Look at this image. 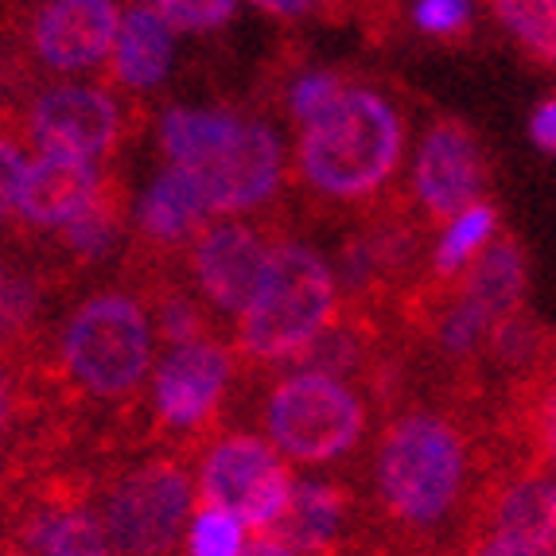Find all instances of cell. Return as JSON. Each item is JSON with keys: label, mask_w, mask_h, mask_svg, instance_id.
I'll return each instance as SVG.
<instances>
[{"label": "cell", "mask_w": 556, "mask_h": 556, "mask_svg": "<svg viewBox=\"0 0 556 556\" xmlns=\"http://www.w3.org/2000/svg\"><path fill=\"white\" fill-rule=\"evenodd\" d=\"M491 420L471 397H408L386 405L374 432L362 521L378 556H464L475 498L494 467Z\"/></svg>", "instance_id": "cell-1"}, {"label": "cell", "mask_w": 556, "mask_h": 556, "mask_svg": "<svg viewBox=\"0 0 556 556\" xmlns=\"http://www.w3.org/2000/svg\"><path fill=\"white\" fill-rule=\"evenodd\" d=\"M405 160V113L378 86L346 83L300 125L296 179L327 211L370 214L390 203Z\"/></svg>", "instance_id": "cell-2"}, {"label": "cell", "mask_w": 556, "mask_h": 556, "mask_svg": "<svg viewBox=\"0 0 556 556\" xmlns=\"http://www.w3.org/2000/svg\"><path fill=\"white\" fill-rule=\"evenodd\" d=\"M156 343L144 288H93L59 327L51 374L71 405L132 413L152 374Z\"/></svg>", "instance_id": "cell-3"}, {"label": "cell", "mask_w": 556, "mask_h": 556, "mask_svg": "<svg viewBox=\"0 0 556 556\" xmlns=\"http://www.w3.org/2000/svg\"><path fill=\"white\" fill-rule=\"evenodd\" d=\"M343 312L339 273L304 241L280 238L257 292L233 324V354L245 366L269 370L296 362Z\"/></svg>", "instance_id": "cell-4"}, {"label": "cell", "mask_w": 556, "mask_h": 556, "mask_svg": "<svg viewBox=\"0 0 556 556\" xmlns=\"http://www.w3.org/2000/svg\"><path fill=\"white\" fill-rule=\"evenodd\" d=\"M374 393L358 381L319 370L280 374L257 397L265 440L288 464L343 467L354 464L370 440Z\"/></svg>", "instance_id": "cell-5"}, {"label": "cell", "mask_w": 556, "mask_h": 556, "mask_svg": "<svg viewBox=\"0 0 556 556\" xmlns=\"http://www.w3.org/2000/svg\"><path fill=\"white\" fill-rule=\"evenodd\" d=\"M238 390V354L218 334L167 346L152 366L140 447H164L195 459L199 447L223 428Z\"/></svg>", "instance_id": "cell-6"}, {"label": "cell", "mask_w": 556, "mask_h": 556, "mask_svg": "<svg viewBox=\"0 0 556 556\" xmlns=\"http://www.w3.org/2000/svg\"><path fill=\"white\" fill-rule=\"evenodd\" d=\"M93 464H59L0 494V556H113L93 514Z\"/></svg>", "instance_id": "cell-7"}, {"label": "cell", "mask_w": 556, "mask_h": 556, "mask_svg": "<svg viewBox=\"0 0 556 556\" xmlns=\"http://www.w3.org/2000/svg\"><path fill=\"white\" fill-rule=\"evenodd\" d=\"M195 506L199 510H226L241 526L273 533L292 506V471L285 455L269 440L241 432V428H218L195 455Z\"/></svg>", "instance_id": "cell-8"}, {"label": "cell", "mask_w": 556, "mask_h": 556, "mask_svg": "<svg viewBox=\"0 0 556 556\" xmlns=\"http://www.w3.org/2000/svg\"><path fill=\"white\" fill-rule=\"evenodd\" d=\"M285 144L265 121H238L218 144L187 167V176L203 187L211 214H253L265 211L285 187Z\"/></svg>", "instance_id": "cell-9"}, {"label": "cell", "mask_w": 556, "mask_h": 556, "mask_svg": "<svg viewBox=\"0 0 556 556\" xmlns=\"http://www.w3.org/2000/svg\"><path fill=\"white\" fill-rule=\"evenodd\" d=\"M277 233L257 218H218L206 223L187 245V277L191 292L211 307L214 316L245 312V304L257 292L261 277L269 269Z\"/></svg>", "instance_id": "cell-10"}, {"label": "cell", "mask_w": 556, "mask_h": 556, "mask_svg": "<svg viewBox=\"0 0 556 556\" xmlns=\"http://www.w3.org/2000/svg\"><path fill=\"white\" fill-rule=\"evenodd\" d=\"M486 156L464 121H432V129L417 144L413 184H408V211L428 230L447 226L471 206L486 203Z\"/></svg>", "instance_id": "cell-11"}, {"label": "cell", "mask_w": 556, "mask_h": 556, "mask_svg": "<svg viewBox=\"0 0 556 556\" xmlns=\"http://www.w3.org/2000/svg\"><path fill=\"white\" fill-rule=\"evenodd\" d=\"M24 137L51 156L102 164L125 140V105L102 86L55 83L31 98Z\"/></svg>", "instance_id": "cell-12"}, {"label": "cell", "mask_w": 556, "mask_h": 556, "mask_svg": "<svg viewBox=\"0 0 556 556\" xmlns=\"http://www.w3.org/2000/svg\"><path fill=\"white\" fill-rule=\"evenodd\" d=\"M556 533V471L494 455V467L475 498L464 556L482 541L538 545Z\"/></svg>", "instance_id": "cell-13"}, {"label": "cell", "mask_w": 556, "mask_h": 556, "mask_svg": "<svg viewBox=\"0 0 556 556\" xmlns=\"http://www.w3.org/2000/svg\"><path fill=\"white\" fill-rule=\"evenodd\" d=\"M117 28V0H43L28 24L31 59L51 75H86L110 63Z\"/></svg>", "instance_id": "cell-14"}, {"label": "cell", "mask_w": 556, "mask_h": 556, "mask_svg": "<svg viewBox=\"0 0 556 556\" xmlns=\"http://www.w3.org/2000/svg\"><path fill=\"white\" fill-rule=\"evenodd\" d=\"M273 533H280L304 556H351L366 545L362 491L343 479L296 482L292 506Z\"/></svg>", "instance_id": "cell-15"}, {"label": "cell", "mask_w": 556, "mask_h": 556, "mask_svg": "<svg viewBox=\"0 0 556 556\" xmlns=\"http://www.w3.org/2000/svg\"><path fill=\"white\" fill-rule=\"evenodd\" d=\"M105 172L98 164H86V160L71 156H51V152H39V160L28 164V176H24V191H20L16 203V223L28 226V230H63L102 195Z\"/></svg>", "instance_id": "cell-16"}, {"label": "cell", "mask_w": 556, "mask_h": 556, "mask_svg": "<svg viewBox=\"0 0 556 556\" xmlns=\"http://www.w3.org/2000/svg\"><path fill=\"white\" fill-rule=\"evenodd\" d=\"M206 214L211 206L203 199V187L184 167L167 164L137 206V245L152 261V269L191 245V238L206 226Z\"/></svg>", "instance_id": "cell-17"}, {"label": "cell", "mask_w": 556, "mask_h": 556, "mask_svg": "<svg viewBox=\"0 0 556 556\" xmlns=\"http://www.w3.org/2000/svg\"><path fill=\"white\" fill-rule=\"evenodd\" d=\"M526 250L514 233L494 238L479 257L467 265V273L455 280V292L471 307H479L491 324H506L514 312H521L526 296Z\"/></svg>", "instance_id": "cell-18"}, {"label": "cell", "mask_w": 556, "mask_h": 556, "mask_svg": "<svg viewBox=\"0 0 556 556\" xmlns=\"http://www.w3.org/2000/svg\"><path fill=\"white\" fill-rule=\"evenodd\" d=\"M172 36L176 31L152 9H144V4L129 9L121 16L117 43L110 51V78L125 90H156L172 71V59H176Z\"/></svg>", "instance_id": "cell-19"}, {"label": "cell", "mask_w": 556, "mask_h": 556, "mask_svg": "<svg viewBox=\"0 0 556 556\" xmlns=\"http://www.w3.org/2000/svg\"><path fill=\"white\" fill-rule=\"evenodd\" d=\"M129 226V195H125V184L117 176H105L102 195L93 199L75 223L63 226L59 238H63V257L75 265V269H90L98 261H105L117 250L121 233Z\"/></svg>", "instance_id": "cell-20"}, {"label": "cell", "mask_w": 556, "mask_h": 556, "mask_svg": "<svg viewBox=\"0 0 556 556\" xmlns=\"http://www.w3.org/2000/svg\"><path fill=\"white\" fill-rule=\"evenodd\" d=\"M43 307V277L20 261L0 257V354L36 351V316Z\"/></svg>", "instance_id": "cell-21"}, {"label": "cell", "mask_w": 556, "mask_h": 556, "mask_svg": "<svg viewBox=\"0 0 556 556\" xmlns=\"http://www.w3.org/2000/svg\"><path fill=\"white\" fill-rule=\"evenodd\" d=\"M494 230H498V214H494L491 203H479L459 214V218H452L444 226V233H440V241L432 245L425 280H437V285L459 280L467 273V265L494 241Z\"/></svg>", "instance_id": "cell-22"}, {"label": "cell", "mask_w": 556, "mask_h": 556, "mask_svg": "<svg viewBox=\"0 0 556 556\" xmlns=\"http://www.w3.org/2000/svg\"><path fill=\"white\" fill-rule=\"evenodd\" d=\"M149 304H156V334L164 346H184L195 339H211V307L191 292L187 285H172V280H156L144 285Z\"/></svg>", "instance_id": "cell-23"}, {"label": "cell", "mask_w": 556, "mask_h": 556, "mask_svg": "<svg viewBox=\"0 0 556 556\" xmlns=\"http://www.w3.org/2000/svg\"><path fill=\"white\" fill-rule=\"evenodd\" d=\"M529 59L556 66V0H486Z\"/></svg>", "instance_id": "cell-24"}, {"label": "cell", "mask_w": 556, "mask_h": 556, "mask_svg": "<svg viewBox=\"0 0 556 556\" xmlns=\"http://www.w3.org/2000/svg\"><path fill=\"white\" fill-rule=\"evenodd\" d=\"M245 553V526L226 510H199L187 556H241Z\"/></svg>", "instance_id": "cell-25"}, {"label": "cell", "mask_w": 556, "mask_h": 556, "mask_svg": "<svg viewBox=\"0 0 556 556\" xmlns=\"http://www.w3.org/2000/svg\"><path fill=\"white\" fill-rule=\"evenodd\" d=\"M149 9L156 12L172 31L203 36V31L223 28L226 20L233 16V9H238V0H152Z\"/></svg>", "instance_id": "cell-26"}, {"label": "cell", "mask_w": 556, "mask_h": 556, "mask_svg": "<svg viewBox=\"0 0 556 556\" xmlns=\"http://www.w3.org/2000/svg\"><path fill=\"white\" fill-rule=\"evenodd\" d=\"M343 86H346V78L334 75V71H304L296 83L288 86V113L296 117V125H304V121L316 117Z\"/></svg>", "instance_id": "cell-27"}, {"label": "cell", "mask_w": 556, "mask_h": 556, "mask_svg": "<svg viewBox=\"0 0 556 556\" xmlns=\"http://www.w3.org/2000/svg\"><path fill=\"white\" fill-rule=\"evenodd\" d=\"M28 176V156H24V140L16 132L0 129V226L16 218L20 191Z\"/></svg>", "instance_id": "cell-28"}, {"label": "cell", "mask_w": 556, "mask_h": 556, "mask_svg": "<svg viewBox=\"0 0 556 556\" xmlns=\"http://www.w3.org/2000/svg\"><path fill=\"white\" fill-rule=\"evenodd\" d=\"M413 24L425 36L455 39L471 28V0H417L413 4Z\"/></svg>", "instance_id": "cell-29"}, {"label": "cell", "mask_w": 556, "mask_h": 556, "mask_svg": "<svg viewBox=\"0 0 556 556\" xmlns=\"http://www.w3.org/2000/svg\"><path fill=\"white\" fill-rule=\"evenodd\" d=\"M261 12H269L277 20H307V16H339L343 12V0H250Z\"/></svg>", "instance_id": "cell-30"}, {"label": "cell", "mask_w": 556, "mask_h": 556, "mask_svg": "<svg viewBox=\"0 0 556 556\" xmlns=\"http://www.w3.org/2000/svg\"><path fill=\"white\" fill-rule=\"evenodd\" d=\"M529 137L541 152H553L556 156V98L553 102H541L529 117Z\"/></svg>", "instance_id": "cell-31"}, {"label": "cell", "mask_w": 556, "mask_h": 556, "mask_svg": "<svg viewBox=\"0 0 556 556\" xmlns=\"http://www.w3.org/2000/svg\"><path fill=\"white\" fill-rule=\"evenodd\" d=\"M241 556H304L296 545H288L280 533H257V538L245 545V553Z\"/></svg>", "instance_id": "cell-32"}, {"label": "cell", "mask_w": 556, "mask_h": 556, "mask_svg": "<svg viewBox=\"0 0 556 556\" xmlns=\"http://www.w3.org/2000/svg\"><path fill=\"white\" fill-rule=\"evenodd\" d=\"M137 4H144V9H149V4H152V0H137Z\"/></svg>", "instance_id": "cell-33"}]
</instances>
